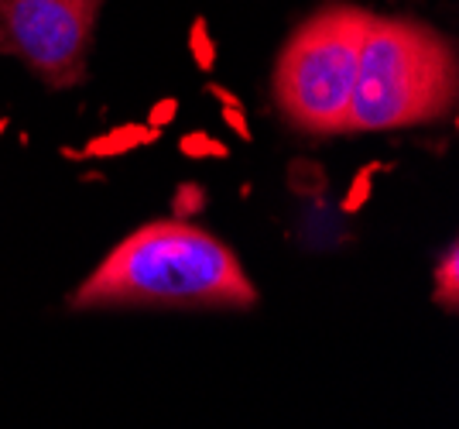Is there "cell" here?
Returning a JSON list of instances; mask_svg holds the SVG:
<instances>
[{
    "label": "cell",
    "mask_w": 459,
    "mask_h": 429,
    "mask_svg": "<svg viewBox=\"0 0 459 429\" xmlns=\"http://www.w3.org/2000/svg\"><path fill=\"white\" fill-rule=\"evenodd\" d=\"M254 299L227 244L192 223H148L79 285L73 310H247Z\"/></svg>",
    "instance_id": "obj_1"
},
{
    "label": "cell",
    "mask_w": 459,
    "mask_h": 429,
    "mask_svg": "<svg viewBox=\"0 0 459 429\" xmlns=\"http://www.w3.org/2000/svg\"><path fill=\"white\" fill-rule=\"evenodd\" d=\"M456 103L453 45L408 18H374L357 62L350 131H398L442 120Z\"/></svg>",
    "instance_id": "obj_2"
},
{
    "label": "cell",
    "mask_w": 459,
    "mask_h": 429,
    "mask_svg": "<svg viewBox=\"0 0 459 429\" xmlns=\"http://www.w3.org/2000/svg\"><path fill=\"white\" fill-rule=\"evenodd\" d=\"M374 14L325 7L291 35L274 69V103L288 124L308 135L350 131L357 62Z\"/></svg>",
    "instance_id": "obj_3"
},
{
    "label": "cell",
    "mask_w": 459,
    "mask_h": 429,
    "mask_svg": "<svg viewBox=\"0 0 459 429\" xmlns=\"http://www.w3.org/2000/svg\"><path fill=\"white\" fill-rule=\"evenodd\" d=\"M100 7L103 0H0V52L56 90L79 86Z\"/></svg>",
    "instance_id": "obj_4"
},
{
    "label": "cell",
    "mask_w": 459,
    "mask_h": 429,
    "mask_svg": "<svg viewBox=\"0 0 459 429\" xmlns=\"http://www.w3.org/2000/svg\"><path fill=\"white\" fill-rule=\"evenodd\" d=\"M456 268H459V261H456V248H449V254H446V261H442V275H436V299H442V306L446 310H456Z\"/></svg>",
    "instance_id": "obj_5"
}]
</instances>
